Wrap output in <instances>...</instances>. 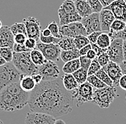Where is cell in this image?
<instances>
[{"mask_svg":"<svg viewBox=\"0 0 126 124\" xmlns=\"http://www.w3.org/2000/svg\"><path fill=\"white\" fill-rule=\"evenodd\" d=\"M73 98L63 84L62 78L42 81L30 93L29 108L32 112L44 113L57 118L70 113Z\"/></svg>","mask_w":126,"mask_h":124,"instance_id":"1","label":"cell"},{"mask_svg":"<svg viewBox=\"0 0 126 124\" xmlns=\"http://www.w3.org/2000/svg\"><path fill=\"white\" fill-rule=\"evenodd\" d=\"M30 92L24 91L19 81L6 86L0 91V111L14 112L28 105Z\"/></svg>","mask_w":126,"mask_h":124,"instance_id":"2","label":"cell"},{"mask_svg":"<svg viewBox=\"0 0 126 124\" xmlns=\"http://www.w3.org/2000/svg\"><path fill=\"white\" fill-rule=\"evenodd\" d=\"M12 63L21 74L33 75L38 73L39 66H36L31 59L30 51L16 53L14 52Z\"/></svg>","mask_w":126,"mask_h":124,"instance_id":"3","label":"cell"},{"mask_svg":"<svg viewBox=\"0 0 126 124\" xmlns=\"http://www.w3.org/2000/svg\"><path fill=\"white\" fill-rule=\"evenodd\" d=\"M118 96L117 89L114 86H107L101 88H95L93 101L100 108L107 109L110 107L111 103Z\"/></svg>","mask_w":126,"mask_h":124,"instance_id":"4","label":"cell"},{"mask_svg":"<svg viewBox=\"0 0 126 124\" xmlns=\"http://www.w3.org/2000/svg\"><path fill=\"white\" fill-rule=\"evenodd\" d=\"M58 16L60 26L72 22H81L82 19L78 13L75 1L73 0H65L63 1L58 9Z\"/></svg>","mask_w":126,"mask_h":124,"instance_id":"5","label":"cell"},{"mask_svg":"<svg viewBox=\"0 0 126 124\" xmlns=\"http://www.w3.org/2000/svg\"><path fill=\"white\" fill-rule=\"evenodd\" d=\"M20 75L21 73L15 67L12 62L0 66V91L8 84L19 81Z\"/></svg>","mask_w":126,"mask_h":124,"instance_id":"6","label":"cell"},{"mask_svg":"<svg viewBox=\"0 0 126 124\" xmlns=\"http://www.w3.org/2000/svg\"><path fill=\"white\" fill-rule=\"evenodd\" d=\"M73 99L77 101V106L79 107L82 104L93 101L94 88L89 82H85L79 84L77 88L71 91Z\"/></svg>","mask_w":126,"mask_h":124,"instance_id":"7","label":"cell"},{"mask_svg":"<svg viewBox=\"0 0 126 124\" xmlns=\"http://www.w3.org/2000/svg\"><path fill=\"white\" fill-rule=\"evenodd\" d=\"M38 74L42 76V81H51L59 78L60 71L55 62L47 60L39 66Z\"/></svg>","mask_w":126,"mask_h":124,"instance_id":"8","label":"cell"},{"mask_svg":"<svg viewBox=\"0 0 126 124\" xmlns=\"http://www.w3.org/2000/svg\"><path fill=\"white\" fill-rule=\"evenodd\" d=\"M36 49H39L48 61L57 62L60 58L62 49L57 44H44L38 41Z\"/></svg>","mask_w":126,"mask_h":124,"instance_id":"9","label":"cell"},{"mask_svg":"<svg viewBox=\"0 0 126 124\" xmlns=\"http://www.w3.org/2000/svg\"><path fill=\"white\" fill-rule=\"evenodd\" d=\"M60 32L62 37H75L79 35L87 36L86 29L81 22H76L60 26Z\"/></svg>","mask_w":126,"mask_h":124,"instance_id":"10","label":"cell"},{"mask_svg":"<svg viewBox=\"0 0 126 124\" xmlns=\"http://www.w3.org/2000/svg\"><path fill=\"white\" fill-rule=\"evenodd\" d=\"M123 44V40L122 39H115L111 41L110 45L107 49V53L110 57V61L118 64L124 61Z\"/></svg>","mask_w":126,"mask_h":124,"instance_id":"11","label":"cell"},{"mask_svg":"<svg viewBox=\"0 0 126 124\" xmlns=\"http://www.w3.org/2000/svg\"><path fill=\"white\" fill-rule=\"evenodd\" d=\"M56 118L51 115L39 112H30L25 117L24 124H54Z\"/></svg>","mask_w":126,"mask_h":124,"instance_id":"12","label":"cell"},{"mask_svg":"<svg viewBox=\"0 0 126 124\" xmlns=\"http://www.w3.org/2000/svg\"><path fill=\"white\" fill-rule=\"evenodd\" d=\"M23 23L26 27L27 37L33 38L38 41L42 31L39 20L33 16H28L24 19Z\"/></svg>","mask_w":126,"mask_h":124,"instance_id":"13","label":"cell"},{"mask_svg":"<svg viewBox=\"0 0 126 124\" xmlns=\"http://www.w3.org/2000/svg\"><path fill=\"white\" fill-rule=\"evenodd\" d=\"M81 22L85 26L87 35L94 31H102L99 13L93 12L90 15L82 18Z\"/></svg>","mask_w":126,"mask_h":124,"instance_id":"14","label":"cell"},{"mask_svg":"<svg viewBox=\"0 0 126 124\" xmlns=\"http://www.w3.org/2000/svg\"><path fill=\"white\" fill-rule=\"evenodd\" d=\"M102 68L105 70V71L108 74V76L112 79L114 86H119V80L123 76V72L120 66V64L110 61L108 64H106Z\"/></svg>","mask_w":126,"mask_h":124,"instance_id":"15","label":"cell"},{"mask_svg":"<svg viewBox=\"0 0 126 124\" xmlns=\"http://www.w3.org/2000/svg\"><path fill=\"white\" fill-rule=\"evenodd\" d=\"M104 8L110 10L115 19L126 22V4L124 0H115L109 6Z\"/></svg>","mask_w":126,"mask_h":124,"instance_id":"16","label":"cell"},{"mask_svg":"<svg viewBox=\"0 0 126 124\" xmlns=\"http://www.w3.org/2000/svg\"><path fill=\"white\" fill-rule=\"evenodd\" d=\"M14 44V34L11 31L10 26H3L0 29V47L12 48Z\"/></svg>","mask_w":126,"mask_h":124,"instance_id":"17","label":"cell"},{"mask_svg":"<svg viewBox=\"0 0 126 124\" xmlns=\"http://www.w3.org/2000/svg\"><path fill=\"white\" fill-rule=\"evenodd\" d=\"M99 15L102 31L108 32L110 31L111 24L115 19V16L113 15L112 12L110 10L105 8H103V9L99 13Z\"/></svg>","mask_w":126,"mask_h":124,"instance_id":"18","label":"cell"},{"mask_svg":"<svg viewBox=\"0 0 126 124\" xmlns=\"http://www.w3.org/2000/svg\"><path fill=\"white\" fill-rule=\"evenodd\" d=\"M19 83L21 88L24 91L30 92V93L37 86L34 79L32 77V76L27 75V74H21L19 80Z\"/></svg>","mask_w":126,"mask_h":124,"instance_id":"19","label":"cell"},{"mask_svg":"<svg viewBox=\"0 0 126 124\" xmlns=\"http://www.w3.org/2000/svg\"><path fill=\"white\" fill-rule=\"evenodd\" d=\"M76 10L82 18L86 17L93 13L87 0H75Z\"/></svg>","mask_w":126,"mask_h":124,"instance_id":"20","label":"cell"},{"mask_svg":"<svg viewBox=\"0 0 126 124\" xmlns=\"http://www.w3.org/2000/svg\"><path fill=\"white\" fill-rule=\"evenodd\" d=\"M64 87L69 91H72L78 87L79 84L72 74H64L62 76Z\"/></svg>","mask_w":126,"mask_h":124,"instance_id":"21","label":"cell"},{"mask_svg":"<svg viewBox=\"0 0 126 124\" xmlns=\"http://www.w3.org/2000/svg\"><path fill=\"white\" fill-rule=\"evenodd\" d=\"M80 56L79 55V51L78 49H74L72 50L68 51H63L62 50L61 54H60V59L64 63L70 62L72 60L79 59Z\"/></svg>","mask_w":126,"mask_h":124,"instance_id":"22","label":"cell"},{"mask_svg":"<svg viewBox=\"0 0 126 124\" xmlns=\"http://www.w3.org/2000/svg\"><path fill=\"white\" fill-rule=\"evenodd\" d=\"M30 57L32 62L37 66L42 65L47 61L43 54L37 49H34L30 51Z\"/></svg>","mask_w":126,"mask_h":124,"instance_id":"23","label":"cell"},{"mask_svg":"<svg viewBox=\"0 0 126 124\" xmlns=\"http://www.w3.org/2000/svg\"><path fill=\"white\" fill-rule=\"evenodd\" d=\"M80 68L79 59H76L68 62H66L63 66V71L64 74H73Z\"/></svg>","mask_w":126,"mask_h":124,"instance_id":"24","label":"cell"},{"mask_svg":"<svg viewBox=\"0 0 126 124\" xmlns=\"http://www.w3.org/2000/svg\"><path fill=\"white\" fill-rule=\"evenodd\" d=\"M57 44L63 51H68L76 49L74 42V38L72 37H63L62 39H60Z\"/></svg>","mask_w":126,"mask_h":124,"instance_id":"25","label":"cell"},{"mask_svg":"<svg viewBox=\"0 0 126 124\" xmlns=\"http://www.w3.org/2000/svg\"><path fill=\"white\" fill-rule=\"evenodd\" d=\"M111 41H112L111 38L110 37L108 34L102 32L97 39L96 44L102 49H107L111 44Z\"/></svg>","mask_w":126,"mask_h":124,"instance_id":"26","label":"cell"},{"mask_svg":"<svg viewBox=\"0 0 126 124\" xmlns=\"http://www.w3.org/2000/svg\"><path fill=\"white\" fill-rule=\"evenodd\" d=\"M72 75L74 76L75 78L78 81L79 85L82 84H83V83L87 81V76H88L87 70L84 69L80 67L78 70L75 71L72 74Z\"/></svg>","mask_w":126,"mask_h":124,"instance_id":"27","label":"cell"},{"mask_svg":"<svg viewBox=\"0 0 126 124\" xmlns=\"http://www.w3.org/2000/svg\"><path fill=\"white\" fill-rule=\"evenodd\" d=\"M87 81L89 82L94 88H101L107 86V85L104 82H102L95 74L88 76L87 78Z\"/></svg>","mask_w":126,"mask_h":124,"instance_id":"28","label":"cell"},{"mask_svg":"<svg viewBox=\"0 0 126 124\" xmlns=\"http://www.w3.org/2000/svg\"><path fill=\"white\" fill-rule=\"evenodd\" d=\"M0 55L4 58L7 63L12 62L14 51L11 47H0Z\"/></svg>","mask_w":126,"mask_h":124,"instance_id":"29","label":"cell"},{"mask_svg":"<svg viewBox=\"0 0 126 124\" xmlns=\"http://www.w3.org/2000/svg\"><path fill=\"white\" fill-rule=\"evenodd\" d=\"M95 75L99 78L102 82H104L107 86H114L112 79L110 78V76H108V74L105 71V70L103 69L102 68L101 69L99 70L95 74Z\"/></svg>","mask_w":126,"mask_h":124,"instance_id":"30","label":"cell"},{"mask_svg":"<svg viewBox=\"0 0 126 124\" xmlns=\"http://www.w3.org/2000/svg\"><path fill=\"white\" fill-rule=\"evenodd\" d=\"M74 42H75L76 49H78L79 50L82 49V47H85L86 45L90 44L87 36H83V35H79L74 37Z\"/></svg>","mask_w":126,"mask_h":124,"instance_id":"31","label":"cell"},{"mask_svg":"<svg viewBox=\"0 0 126 124\" xmlns=\"http://www.w3.org/2000/svg\"><path fill=\"white\" fill-rule=\"evenodd\" d=\"M11 31L12 32V34H14V36L17 34H27V31H26V27L24 24L22 22H16L14 24H12L10 26Z\"/></svg>","mask_w":126,"mask_h":124,"instance_id":"32","label":"cell"},{"mask_svg":"<svg viewBox=\"0 0 126 124\" xmlns=\"http://www.w3.org/2000/svg\"><path fill=\"white\" fill-rule=\"evenodd\" d=\"M47 28L49 29V31H51V34L53 37H55L56 38H58V39L63 38V37L60 32V26L55 21H52V22L49 24Z\"/></svg>","mask_w":126,"mask_h":124,"instance_id":"33","label":"cell"},{"mask_svg":"<svg viewBox=\"0 0 126 124\" xmlns=\"http://www.w3.org/2000/svg\"><path fill=\"white\" fill-rule=\"evenodd\" d=\"M126 22H125V21L115 19L110 26V31H115V32L123 31L126 26Z\"/></svg>","mask_w":126,"mask_h":124,"instance_id":"34","label":"cell"},{"mask_svg":"<svg viewBox=\"0 0 126 124\" xmlns=\"http://www.w3.org/2000/svg\"><path fill=\"white\" fill-rule=\"evenodd\" d=\"M101 69H102V66H101V65L100 64V63L98 62L97 58H95L94 59H93V60L92 61V63H91V64H90L89 69L87 70L88 76L95 74L99 70Z\"/></svg>","mask_w":126,"mask_h":124,"instance_id":"35","label":"cell"},{"mask_svg":"<svg viewBox=\"0 0 126 124\" xmlns=\"http://www.w3.org/2000/svg\"><path fill=\"white\" fill-rule=\"evenodd\" d=\"M87 1L94 13H100L103 9V6L99 0H87Z\"/></svg>","mask_w":126,"mask_h":124,"instance_id":"36","label":"cell"},{"mask_svg":"<svg viewBox=\"0 0 126 124\" xmlns=\"http://www.w3.org/2000/svg\"><path fill=\"white\" fill-rule=\"evenodd\" d=\"M108 34L111 38V40L115 39H122L123 40L126 39V26L123 31H118V32H115L112 31H108Z\"/></svg>","mask_w":126,"mask_h":124,"instance_id":"37","label":"cell"},{"mask_svg":"<svg viewBox=\"0 0 126 124\" xmlns=\"http://www.w3.org/2000/svg\"><path fill=\"white\" fill-rule=\"evenodd\" d=\"M60 40V39L56 38L52 35L49 36V37H44L40 34V37H39V41L44 44H57Z\"/></svg>","mask_w":126,"mask_h":124,"instance_id":"38","label":"cell"},{"mask_svg":"<svg viewBox=\"0 0 126 124\" xmlns=\"http://www.w3.org/2000/svg\"><path fill=\"white\" fill-rule=\"evenodd\" d=\"M79 59V63H80V67L84 69L88 70L92 63V60L88 59L86 56H80Z\"/></svg>","mask_w":126,"mask_h":124,"instance_id":"39","label":"cell"},{"mask_svg":"<svg viewBox=\"0 0 126 124\" xmlns=\"http://www.w3.org/2000/svg\"><path fill=\"white\" fill-rule=\"evenodd\" d=\"M97 58L98 62L100 63V64L101 65L102 67L105 66L106 64H108L110 61V57L108 54L107 51H105V52L102 53L100 55H99Z\"/></svg>","mask_w":126,"mask_h":124,"instance_id":"40","label":"cell"},{"mask_svg":"<svg viewBox=\"0 0 126 124\" xmlns=\"http://www.w3.org/2000/svg\"><path fill=\"white\" fill-rule=\"evenodd\" d=\"M13 51L16 53H21V52H26V51H30L28 48H27L25 44H16L15 43L14 46L12 47Z\"/></svg>","mask_w":126,"mask_h":124,"instance_id":"41","label":"cell"},{"mask_svg":"<svg viewBox=\"0 0 126 124\" xmlns=\"http://www.w3.org/2000/svg\"><path fill=\"white\" fill-rule=\"evenodd\" d=\"M102 32V31H94V32H92V33L89 34L87 36V37L89 40L90 43V44H96L99 36L101 34Z\"/></svg>","mask_w":126,"mask_h":124,"instance_id":"42","label":"cell"},{"mask_svg":"<svg viewBox=\"0 0 126 124\" xmlns=\"http://www.w3.org/2000/svg\"><path fill=\"white\" fill-rule=\"evenodd\" d=\"M37 41L35 40L33 38H30V37H27V39L26 40L24 44L27 48H28L30 50H32V49H34L37 48Z\"/></svg>","mask_w":126,"mask_h":124,"instance_id":"43","label":"cell"},{"mask_svg":"<svg viewBox=\"0 0 126 124\" xmlns=\"http://www.w3.org/2000/svg\"><path fill=\"white\" fill-rule=\"evenodd\" d=\"M27 39V35L24 34H17L14 36L15 43H16V44H24Z\"/></svg>","mask_w":126,"mask_h":124,"instance_id":"44","label":"cell"},{"mask_svg":"<svg viewBox=\"0 0 126 124\" xmlns=\"http://www.w3.org/2000/svg\"><path fill=\"white\" fill-rule=\"evenodd\" d=\"M91 44V46H92V49H93L94 51H95V53L97 54V56H98L99 55L101 54H102V53L107 51V49L100 48V47H98L96 44Z\"/></svg>","mask_w":126,"mask_h":124,"instance_id":"45","label":"cell"},{"mask_svg":"<svg viewBox=\"0 0 126 124\" xmlns=\"http://www.w3.org/2000/svg\"><path fill=\"white\" fill-rule=\"evenodd\" d=\"M119 86L126 91V74H123V76L120 77L119 80Z\"/></svg>","mask_w":126,"mask_h":124,"instance_id":"46","label":"cell"},{"mask_svg":"<svg viewBox=\"0 0 126 124\" xmlns=\"http://www.w3.org/2000/svg\"><path fill=\"white\" fill-rule=\"evenodd\" d=\"M92 49V46L90 44L86 45L85 47H82V49H80L79 51V55L80 56H86V54H87V52Z\"/></svg>","mask_w":126,"mask_h":124,"instance_id":"47","label":"cell"},{"mask_svg":"<svg viewBox=\"0 0 126 124\" xmlns=\"http://www.w3.org/2000/svg\"><path fill=\"white\" fill-rule=\"evenodd\" d=\"M32 77L34 79V82L36 83L37 85L40 84V83L42 81V76L39 74H38V73L32 75Z\"/></svg>","mask_w":126,"mask_h":124,"instance_id":"48","label":"cell"},{"mask_svg":"<svg viewBox=\"0 0 126 124\" xmlns=\"http://www.w3.org/2000/svg\"><path fill=\"white\" fill-rule=\"evenodd\" d=\"M86 56L88 58V59H90V60H93L95 58H97V54L95 53V51H94L93 49H90L88 52H87V54H86Z\"/></svg>","mask_w":126,"mask_h":124,"instance_id":"49","label":"cell"},{"mask_svg":"<svg viewBox=\"0 0 126 124\" xmlns=\"http://www.w3.org/2000/svg\"><path fill=\"white\" fill-rule=\"evenodd\" d=\"M99 1H100V3L102 4V5L103 6V8H104L109 6L115 0H99Z\"/></svg>","mask_w":126,"mask_h":124,"instance_id":"50","label":"cell"},{"mask_svg":"<svg viewBox=\"0 0 126 124\" xmlns=\"http://www.w3.org/2000/svg\"><path fill=\"white\" fill-rule=\"evenodd\" d=\"M41 35H42L44 37H49V36H51L52 34H51V31H49V29L46 28L44 30L41 31Z\"/></svg>","mask_w":126,"mask_h":124,"instance_id":"51","label":"cell"},{"mask_svg":"<svg viewBox=\"0 0 126 124\" xmlns=\"http://www.w3.org/2000/svg\"><path fill=\"white\" fill-rule=\"evenodd\" d=\"M120 66L122 69L123 74H126V61H123L120 63Z\"/></svg>","mask_w":126,"mask_h":124,"instance_id":"52","label":"cell"},{"mask_svg":"<svg viewBox=\"0 0 126 124\" xmlns=\"http://www.w3.org/2000/svg\"><path fill=\"white\" fill-rule=\"evenodd\" d=\"M123 57H124V61H126V39L123 40Z\"/></svg>","mask_w":126,"mask_h":124,"instance_id":"53","label":"cell"},{"mask_svg":"<svg viewBox=\"0 0 126 124\" xmlns=\"http://www.w3.org/2000/svg\"><path fill=\"white\" fill-rule=\"evenodd\" d=\"M7 63V62L4 59V58L0 55V66H2Z\"/></svg>","mask_w":126,"mask_h":124,"instance_id":"54","label":"cell"},{"mask_svg":"<svg viewBox=\"0 0 126 124\" xmlns=\"http://www.w3.org/2000/svg\"><path fill=\"white\" fill-rule=\"evenodd\" d=\"M65 124V122L62 120V119H57V120H56L55 122V124Z\"/></svg>","mask_w":126,"mask_h":124,"instance_id":"55","label":"cell"},{"mask_svg":"<svg viewBox=\"0 0 126 124\" xmlns=\"http://www.w3.org/2000/svg\"><path fill=\"white\" fill-rule=\"evenodd\" d=\"M3 26V25H2V22H1V20H0V29H1V27Z\"/></svg>","mask_w":126,"mask_h":124,"instance_id":"56","label":"cell"},{"mask_svg":"<svg viewBox=\"0 0 126 124\" xmlns=\"http://www.w3.org/2000/svg\"><path fill=\"white\" fill-rule=\"evenodd\" d=\"M0 124H3V121L1 120H0Z\"/></svg>","mask_w":126,"mask_h":124,"instance_id":"57","label":"cell"},{"mask_svg":"<svg viewBox=\"0 0 126 124\" xmlns=\"http://www.w3.org/2000/svg\"><path fill=\"white\" fill-rule=\"evenodd\" d=\"M124 1H125V2H126V0H124Z\"/></svg>","mask_w":126,"mask_h":124,"instance_id":"58","label":"cell"},{"mask_svg":"<svg viewBox=\"0 0 126 124\" xmlns=\"http://www.w3.org/2000/svg\"></svg>","mask_w":126,"mask_h":124,"instance_id":"59","label":"cell"},{"mask_svg":"<svg viewBox=\"0 0 126 124\" xmlns=\"http://www.w3.org/2000/svg\"><path fill=\"white\" fill-rule=\"evenodd\" d=\"M73 1H75V0H73Z\"/></svg>","mask_w":126,"mask_h":124,"instance_id":"60","label":"cell"}]
</instances>
